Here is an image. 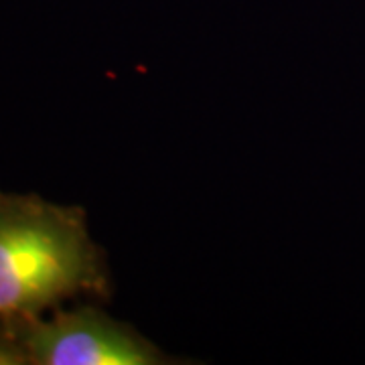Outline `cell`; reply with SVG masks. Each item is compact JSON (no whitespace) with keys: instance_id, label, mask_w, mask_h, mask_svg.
Masks as SVG:
<instances>
[{"instance_id":"obj_1","label":"cell","mask_w":365,"mask_h":365,"mask_svg":"<svg viewBox=\"0 0 365 365\" xmlns=\"http://www.w3.org/2000/svg\"><path fill=\"white\" fill-rule=\"evenodd\" d=\"M108 294L81 209L0 191V323H31L76 294Z\"/></svg>"},{"instance_id":"obj_2","label":"cell","mask_w":365,"mask_h":365,"mask_svg":"<svg viewBox=\"0 0 365 365\" xmlns=\"http://www.w3.org/2000/svg\"><path fill=\"white\" fill-rule=\"evenodd\" d=\"M26 364L35 365H163L169 359L130 325L96 309L57 313L31 321L21 335Z\"/></svg>"}]
</instances>
